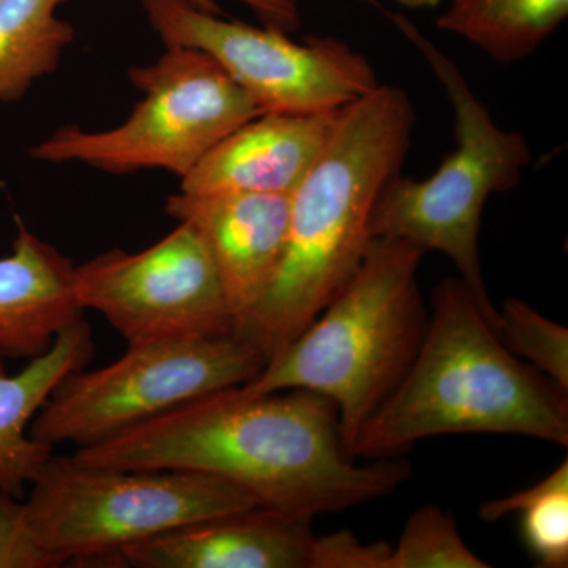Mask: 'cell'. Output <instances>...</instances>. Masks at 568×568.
<instances>
[{
  "label": "cell",
  "instance_id": "cell-1",
  "mask_svg": "<svg viewBox=\"0 0 568 568\" xmlns=\"http://www.w3.org/2000/svg\"><path fill=\"white\" fill-rule=\"evenodd\" d=\"M73 458L85 466L205 474L242 489L256 506L306 518L392 495L410 477L406 459L355 462L334 403L301 388L211 392L78 448Z\"/></svg>",
  "mask_w": 568,
  "mask_h": 568
},
{
  "label": "cell",
  "instance_id": "cell-2",
  "mask_svg": "<svg viewBox=\"0 0 568 568\" xmlns=\"http://www.w3.org/2000/svg\"><path fill=\"white\" fill-rule=\"evenodd\" d=\"M416 112L403 89L377 85L338 111L334 130L290 194L286 244L261 301L234 334L272 361L331 304L372 244L377 196L399 173Z\"/></svg>",
  "mask_w": 568,
  "mask_h": 568
},
{
  "label": "cell",
  "instance_id": "cell-3",
  "mask_svg": "<svg viewBox=\"0 0 568 568\" xmlns=\"http://www.w3.org/2000/svg\"><path fill=\"white\" fill-rule=\"evenodd\" d=\"M514 435L568 446L567 390L500 342L459 276L432 294L413 364L355 440V458H402L444 435Z\"/></svg>",
  "mask_w": 568,
  "mask_h": 568
},
{
  "label": "cell",
  "instance_id": "cell-4",
  "mask_svg": "<svg viewBox=\"0 0 568 568\" xmlns=\"http://www.w3.org/2000/svg\"><path fill=\"white\" fill-rule=\"evenodd\" d=\"M424 252L396 239H373L343 290L263 372L246 394L315 392L334 403L353 447L369 417L416 357L428 315L418 290Z\"/></svg>",
  "mask_w": 568,
  "mask_h": 568
},
{
  "label": "cell",
  "instance_id": "cell-5",
  "mask_svg": "<svg viewBox=\"0 0 568 568\" xmlns=\"http://www.w3.org/2000/svg\"><path fill=\"white\" fill-rule=\"evenodd\" d=\"M392 20L443 85L454 110L457 149L432 178L417 181L398 173L388 179L373 209V239H396L424 253H443L497 331L499 312L481 274L478 234L489 197L521 183L532 156L529 142L525 134L497 125L457 63L413 22L398 14Z\"/></svg>",
  "mask_w": 568,
  "mask_h": 568
},
{
  "label": "cell",
  "instance_id": "cell-6",
  "mask_svg": "<svg viewBox=\"0 0 568 568\" xmlns=\"http://www.w3.org/2000/svg\"><path fill=\"white\" fill-rule=\"evenodd\" d=\"M24 506L33 534L63 566L118 567L126 566L123 549L256 504L222 478L192 470L85 466L52 454Z\"/></svg>",
  "mask_w": 568,
  "mask_h": 568
},
{
  "label": "cell",
  "instance_id": "cell-7",
  "mask_svg": "<svg viewBox=\"0 0 568 568\" xmlns=\"http://www.w3.org/2000/svg\"><path fill=\"white\" fill-rule=\"evenodd\" d=\"M129 78L142 99L125 121L100 132L62 126L33 145L31 159L183 179L223 138L263 114L219 63L192 48L166 47L155 62L130 67Z\"/></svg>",
  "mask_w": 568,
  "mask_h": 568
},
{
  "label": "cell",
  "instance_id": "cell-8",
  "mask_svg": "<svg viewBox=\"0 0 568 568\" xmlns=\"http://www.w3.org/2000/svg\"><path fill=\"white\" fill-rule=\"evenodd\" d=\"M267 364L233 334L129 345L103 368L70 373L33 417V439L89 447L211 392L244 386Z\"/></svg>",
  "mask_w": 568,
  "mask_h": 568
},
{
  "label": "cell",
  "instance_id": "cell-9",
  "mask_svg": "<svg viewBox=\"0 0 568 568\" xmlns=\"http://www.w3.org/2000/svg\"><path fill=\"white\" fill-rule=\"evenodd\" d=\"M164 47L207 54L261 112L338 111L379 85L361 52L332 37L301 43L276 29L227 21L186 0H142Z\"/></svg>",
  "mask_w": 568,
  "mask_h": 568
},
{
  "label": "cell",
  "instance_id": "cell-10",
  "mask_svg": "<svg viewBox=\"0 0 568 568\" xmlns=\"http://www.w3.org/2000/svg\"><path fill=\"white\" fill-rule=\"evenodd\" d=\"M74 294L129 345L234 332L211 252L185 222L142 252L115 248L74 267Z\"/></svg>",
  "mask_w": 568,
  "mask_h": 568
},
{
  "label": "cell",
  "instance_id": "cell-11",
  "mask_svg": "<svg viewBox=\"0 0 568 568\" xmlns=\"http://www.w3.org/2000/svg\"><path fill=\"white\" fill-rule=\"evenodd\" d=\"M166 212L192 224L207 245L234 323L261 301L274 280L290 223L287 194H171Z\"/></svg>",
  "mask_w": 568,
  "mask_h": 568
},
{
  "label": "cell",
  "instance_id": "cell-12",
  "mask_svg": "<svg viewBox=\"0 0 568 568\" xmlns=\"http://www.w3.org/2000/svg\"><path fill=\"white\" fill-rule=\"evenodd\" d=\"M313 518L254 506L123 549L140 568H312Z\"/></svg>",
  "mask_w": 568,
  "mask_h": 568
},
{
  "label": "cell",
  "instance_id": "cell-13",
  "mask_svg": "<svg viewBox=\"0 0 568 568\" xmlns=\"http://www.w3.org/2000/svg\"><path fill=\"white\" fill-rule=\"evenodd\" d=\"M338 111L263 112L250 119L223 138L181 179L182 192L290 196L323 152Z\"/></svg>",
  "mask_w": 568,
  "mask_h": 568
},
{
  "label": "cell",
  "instance_id": "cell-14",
  "mask_svg": "<svg viewBox=\"0 0 568 568\" xmlns=\"http://www.w3.org/2000/svg\"><path fill=\"white\" fill-rule=\"evenodd\" d=\"M82 315L73 263L18 222L13 248L0 257V358L39 357Z\"/></svg>",
  "mask_w": 568,
  "mask_h": 568
},
{
  "label": "cell",
  "instance_id": "cell-15",
  "mask_svg": "<svg viewBox=\"0 0 568 568\" xmlns=\"http://www.w3.org/2000/svg\"><path fill=\"white\" fill-rule=\"evenodd\" d=\"M92 354V331L81 317L17 375H7L0 358V491L24 495L51 457L54 448L33 439L29 428L54 388L70 373L85 368Z\"/></svg>",
  "mask_w": 568,
  "mask_h": 568
},
{
  "label": "cell",
  "instance_id": "cell-16",
  "mask_svg": "<svg viewBox=\"0 0 568 568\" xmlns=\"http://www.w3.org/2000/svg\"><path fill=\"white\" fill-rule=\"evenodd\" d=\"M440 31L480 48L493 61L528 58L567 20L568 0H446Z\"/></svg>",
  "mask_w": 568,
  "mask_h": 568
},
{
  "label": "cell",
  "instance_id": "cell-17",
  "mask_svg": "<svg viewBox=\"0 0 568 568\" xmlns=\"http://www.w3.org/2000/svg\"><path fill=\"white\" fill-rule=\"evenodd\" d=\"M65 0H0V106L17 102L58 70L74 39L59 18Z\"/></svg>",
  "mask_w": 568,
  "mask_h": 568
},
{
  "label": "cell",
  "instance_id": "cell-18",
  "mask_svg": "<svg viewBox=\"0 0 568 568\" xmlns=\"http://www.w3.org/2000/svg\"><path fill=\"white\" fill-rule=\"evenodd\" d=\"M519 515L523 541L538 567L568 566V459L532 487L503 499L488 500L478 508L484 521H499Z\"/></svg>",
  "mask_w": 568,
  "mask_h": 568
},
{
  "label": "cell",
  "instance_id": "cell-19",
  "mask_svg": "<svg viewBox=\"0 0 568 568\" xmlns=\"http://www.w3.org/2000/svg\"><path fill=\"white\" fill-rule=\"evenodd\" d=\"M457 528L454 515L436 506L418 508L407 519L384 568H488Z\"/></svg>",
  "mask_w": 568,
  "mask_h": 568
},
{
  "label": "cell",
  "instance_id": "cell-20",
  "mask_svg": "<svg viewBox=\"0 0 568 568\" xmlns=\"http://www.w3.org/2000/svg\"><path fill=\"white\" fill-rule=\"evenodd\" d=\"M499 312L496 334L511 354L526 358L541 375L568 392V331L536 308L507 298Z\"/></svg>",
  "mask_w": 568,
  "mask_h": 568
},
{
  "label": "cell",
  "instance_id": "cell-21",
  "mask_svg": "<svg viewBox=\"0 0 568 568\" xmlns=\"http://www.w3.org/2000/svg\"><path fill=\"white\" fill-rule=\"evenodd\" d=\"M20 497L0 491V568H58L63 562L36 537Z\"/></svg>",
  "mask_w": 568,
  "mask_h": 568
},
{
  "label": "cell",
  "instance_id": "cell-22",
  "mask_svg": "<svg viewBox=\"0 0 568 568\" xmlns=\"http://www.w3.org/2000/svg\"><path fill=\"white\" fill-rule=\"evenodd\" d=\"M390 545L362 544L353 534L336 532L316 537L312 568H384Z\"/></svg>",
  "mask_w": 568,
  "mask_h": 568
},
{
  "label": "cell",
  "instance_id": "cell-23",
  "mask_svg": "<svg viewBox=\"0 0 568 568\" xmlns=\"http://www.w3.org/2000/svg\"><path fill=\"white\" fill-rule=\"evenodd\" d=\"M194 7L211 13H219L216 0H186ZM244 3L267 28L286 33L294 32L301 26L298 0H237Z\"/></svg>",
  "mask_w": 568,
  "mask_h": 568
},
{
  "label": "cell",
  "instance_id": "cell-24",
  "mask_svg": "<svg viewBox=\"0 0 568 568\" xmlns=\"http://www.w3.org/2000/svg\"><path fill=\"white\" fill-rule=\"evenodd\" d=\"M399 6L406 7V9L420 10V9H435L446 0H396Z\"/></svg>",
  "mask_w": 568,
  "mask_h": 568
}]
</instances>
